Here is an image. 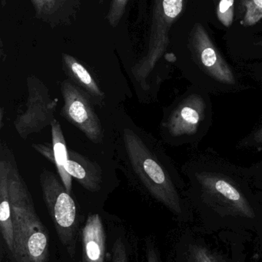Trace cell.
Masks as SVG:
<instances>
[{"mask_svg":"<svg viewBox=\"0 0 262 262\" xmlns=\"http://www.w3.org/2000/svg\"><path fill=\"white\" fill-rule=\"evenodd\" d=\"M61 91L64 99L61 115L79 129L91 141L103 143L104 133L91 101V97L69 81H63Z\"/></svg>","mask_w":262,"mask_h":262,"instance_id":"52a82bcc","label":"cell"},{"mask_svg":"<svg viewBox=\"0 0 262 262\" xmlns=\"http://www.w3.org/2000/svg\"><path fill=\"white\" fill-rule=\"evenodd\" d=\"M217 17L226 27L232 26L234 18V0H220Z\"/></svg>","mask_w":262,"mask_h":262,"instance_id":"e0dca14e","label":"cell"},{"mask_svg":"<svg viewBox=\"0 0 262 262\" xmlns=\"http://www.w3.org/2000/svg\"><path fill=\"white\" fill-rule=\"evenodd\" d=\"M7 165L8 188L13 220V262H49V237L37 215L31 194L12 160Z\"/></svg>","mask_w":262,"mask_h":262,"instance_id":"277c9868","label":"cell"},{"mask_svg":"<svg viewBox=\"0 0 262 262\" xmlns=\"http://www.w3.org/2000/svg\"><path fill=\"white\" fill-rule=\"evenodd\" d=\"M249 169L255 185L262 192V160L249 166Z\"/></svg>","mask_w":262,"mask_h":262,"instance_id":"ffe728a7","label":"cell"},{"mask_svg":"<svg viewBox=\"0 0 262 262\" xmlns=\"http://www.w3.org/2000/svg\"><path fill=\"white\" fill-rule=\"evenodd\" d=\"M109 262H128L126 246L120 238L114 243L112 256Z\"/></svg>","mask_w":262,"mask_h":262,"instance_id":"d6986e66","label":"cell"},{"mask_svg":"<svg viewBox=\"0 0 262 262\" xmlns=\"http://www.w3.org/2000/svg\"><path fill=\"white\" fill-rule=\"evenodd\" d=\"M40 184L45 203L53 222L62 245L71 257L76 250V206L63 182L54 172L44 170L40 175Z\"/></svg>","mask_w":262,"mask_h":262,"instance_id":"8992f818","label":"cell"},{"mask_svg":"<svg viewBox=\"0 0 262 262\" xmlns=\"http://www.w3.org/2000/svg\"><path fill=\"white\" fill-rule=\"evenodd\" d=\"M244 75L245 76H247L249 82L253 83L262 91V64L249 66L246 68Z\"/></svg>","mask_w":262,"mask_h":262,"instance_id":"ac0fdd59","label":"cell"},{"mask_svg":"<svg viewBox=\"0 0 262 262\" xmlns=\"http://www.w3.org/2000/svg\"><path fill=\"white\" fill-rule=\"evenodd\" d=\"M83 262H86V260H85L84 258H83Z\"/></svg>","mask_w":262,"mask_h":262,"instance_id":"cb8c5ba5","label":"cell"},{"mask_svg":"<svg viewBox=\"0 0 262 262\" xmlns=\"http://www.w3.org/2000/svg\"><path fill=\"white\" fill-rule=\"evenodd\" d=\"M33 146L36 149V150H38L40 154H43L48 160H50L52 163H55L53 149H50L49 146L43 144L34 145Z\"/></svg>","mask_w":262,"mask_h":262,"instance_id":"7402d4cb","label":"cell"},{"mask_svg":"<svg viewBox=\"0 0 262 262\" xmlns=\"http://www.w3.org/2000/svg\"><path fill=\"white\" fill-rule=\"evenodd\" d=\"M188 50L189 60L183 71L191 85L215 96L235 95L252 89L244 74L226 61L200 23L191 32Z\"/></svg>","mask_w":262,"mask_h":262,"instance_id":"3957f363","label":"cell"},{"mask_svg":"<svg viewBox=\"0 0 262 262\" xmlns=\"http://www.w3.org/2000/svg\"><path fill=\"white\" fill-rule=\"evenodd\" d=\"M34 85L33 81L28 82L29 98L27 109L15 121V129L22 138L26 139L32 133L38 132L52 123L56 101H52L46 88Z\"/></svg>","mask_w":262,"mask_h":262,"instance_id":"ba28073f","label":"cell"},{"mask_svg":"<svg viewBox=\"0 0 262 262\" xmlns=\"http://www.w3.org/2000/svg\"><path fill=\"white\" fill-rule=\"evenodd\" d=\"M52 127V149H53L55 164L59 175L60 180L63 182L66 190L72 192V178L65 169L66 163L69 160V152L67 151L66 141L63 136L61 125L57 120L54 118L51 123Z\"/></svg>","mask_w":262,"mask_h":262,"instance_id":"7c38bea8","label":"cell"},{"mask_svg":"<svg viewBox=\"0 0 262 262\" xmlns=\"http://www.w3.org/2000/svg\"><path fill=\"white\" fill-rule=\"evenodd\" d=\"M213 123L211 95L191 85L166 109L161 123L163 140L175 146L197 148Z\"/></svg>","mask_w":262,"mask_h":262,"instance_id":"5b68a950","label":"cell"},{"mask_svg":"<svg viewBox=\"0 0 262 262\" xmlns=\"http://www.w3.org/2000/svg\"><path fill=\"white\" fill-rule=\"evenodd\" d=\"M146 259L147 262H161L155 246L150 242L146 244Z\"/></svg>","mask_w":262,"mask_h":262,"instance_id":"44dd1931","label":"cell"},{"mask_svg":"<svg viewBox=\"0 0 262 262\" xmlns=\"http://www.w3.org/2000/svg\"><path fill=\"white\" fill-rule=\"evenodd\" d=\"M182 167L191 205L221 219L255 220L262 192L249 167L235 164L212 148L192 149Z\"/></svg>","mask_w":262,"mask_h":262,"instance_id":"6da1fadb","label":"cell"},{"mask_svg":"<svg viewBox=\"0 0 262 262\" xmlns=\"http://www.w3.org/2000/svg\"><path fill=\"white\" fill-rule=\"evenodd\" d=\"M188 262H225L213 251L203 245L194 244L189 248Z\"/></svg>","mask_w":262,"mask_h":262,"instance_id":"2e32d148","label":"cell"},{"mask_svg":"<svg viewBox=\"0 0 262 262\" xmlns=\"http://www.w3.org/2000/svg\"><path fill=\"white\" fill-rule=\"evenodd\" d=\"M236 148L240 150H262V118L249 134L240 139Z\"/></svg>","mask_w":262,"mask_h":262,"instance_id":"5bb4252c","label":"cell"},{"mask_svg":"<svg viewBox=\"0 0 262 262\" xmlns=\"http://www.w3.org/2000/svg\"><path fill=\"white\" fill-rule=\"evenodd\" d=\"M83 258L86 262L106 261V232L99 215H90L83 230Z\"/></svg>","mask_w":262,"mask_h":262,"instance_id":"9c48e42d","label":"cell"},{"mask_svg":"<svg viewBox=\"0 0 262 262\" xmlns=\"http://www.w3.org/2000/svg\"><path fill=\"white\" fill-rule=\"evenodd\" d=\"M69 176L79 182L90 192H98L103 182L102 171L96 163L74 151H69V160L65 166Z\"/></svg>","mask_w":262,"mask_h":262,"instance_id":"30bf717a","label":"cell"},{"mask_svg":"<svg viewBox=\"0 0 262 262\" xmlns=\"http://www.w3.org/2000/svg\"><path fill=\"white\" fill-rule=\"evenodd\" d=\"M255 47L256 49L259 51V53H258V56L261 57L262 58V41H258V42L255 43Z\"/></svg>","mask_w":262,"mask_h":262,"instance_id":"603a6c76","label":"cell"},{"mask_svg":"<svg viewBox=\"0 0 262 262\" xmlns=\"http://www.w3.org/2000/svg\"><path fill=\"white\" fill-rule=\"evenodd\" d=\"M66 64L67 66L68 73L69 77L72 78L71 80H72L77 85L79 86L80 89L87 93L91 98L103 101L104 94L92 75L88 72L87 69L72 58H66Z\"/></svg>","mask_w":262,"mask_h":262,"instance_id":"4fadbf2b","label":"cell"},{"mask_svg":"<svg viewBox=\"0 0 262 262\" xmlns=\"http://www.w3.org/2000/svg\"><path fill=\"white\" fill-rule=\"evenodd\" d=\"M244 7V15L241 24L252 26L262 19V0H241Z\"/></svg>","mask_w":262,"mask_h":262,"instance_id":"9a60e30c","label":"cell"},{"mask_svg":"<svg viewBox=\"0 0 262 262\" xmlns=\"http://www.w3.org/2000/svg\"><path fill=\"white\" fill-rule=\"evenodd\" d=\"M123 142L131 167L148 192L174 215L185 216L191 204L187 185L163 148L128 128Z\"/></svg>","mask_w":262,"mask_h":262,"instance_id":"7a4b0ae2","label":"cell"},{"mask_svg":"<svg viewBox=\"0 0 262 262\" xmlns=\"http://www.w3.org/2000/svg\"><path fill=\"white\" fill-rule=\"evenodd\" d=\"M0 202L1 234L11 255L14 249L13 220L8 188L7 165L3 159L0 162Z\"/></svg>","mask_w":262,"mask_h":262,"instance_id":"8fae6325","label":"cell"}]
</instances>
